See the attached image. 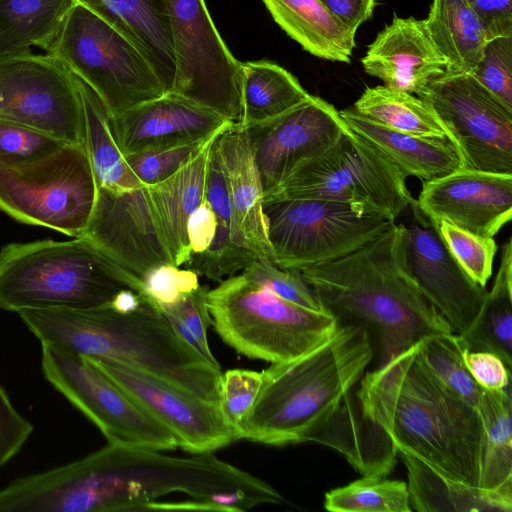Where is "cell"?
<instances>
[{"label":"cell","mask_w":512,"mask_h":512,"mask_svg":"<svg viewBox=\"0 0 512 512\" xmlns=\"http://www.w3.org/2000/svg\"><path fill=\"white\" fill-rule=\"evenodd\" d=\"M130 40L148 60L166 93L174 80L175 60L166 0H74Z\"/></svg>","instance_id":"d4e9b609"},{"label":"cell","mask_w":512,"mask_h":512,"mask_svg":"<svg viewBox=\"0 0 512 512\" xmlns=\"http://www.w3.org/2000/svg\"><path fill=\"white\" fill-rule=\"evenodd\" d=\"M18 315L41 343L125 364L220 404L221 368L183 340L148 296L130 311H119L109 303L23 310Z\"/></svg>","instance_id":"3957f363"},{"label":"cell","mask_w":512,"mask_h":512,"mask_svg":"<svg viewBox=\"0 0 512 512\" xmlns=\"http://www.w3.org/2000/svg\"><path fill=\"white\" fill-rule=\"evenodd\" d=\"M272 262L283 269L345 257L377 239L395 221L350 205L317 199L263 202Z\"/></svg>","instance_id":"30bf717a"},{"label":"cell","mask_w":512,"mask_h":512,"mask_svg":"<svg viewBox=\"0 0 512 512\" xmlns=\"http://www.w3.org/2000/svg\"><path fill=\"white\" fill-rule=\"evenodd\" d=\"M417 96L440 119L464 168L512 174V109L470 73L445 71Z\"/></svg>","instance_id":"7c38bea8"},{"label":"cell","mask_w":512,"mask_h":512,"mask_svg":"<svg viewBox=\"0 0 512 512\" xmlns=\"http://www.w3.org/2000/svg\"><path fill=\"white\" fill-rule=\"evenodd\" d=\"M46 53L87 84L111 116L166 93L138 48L81 4L71 9Z\"/></svg>","instance_id":"ba28073f"},{"label":"cell","mask_w":512,"mask_h":512,"mask_svg":"<svg viewBox=\"0 0 512 512\" xmlns=\"http://www.w3.org/2000/svg\"><path fill=\"white\" fill-rule=\"evenodd\" d=\"M206 301L219 337L237 353L270 364L313 350L338 327L328 312L286 301L242 273L226 278Z\"/></svg>","instance_id":"8992f818"},{"label":"cell","mask_w":512,"mask_h":512,"mask_svg":"<svg viewBox=\"0 0 512 512\" xmlns=\"http://www.w3.org/2000/svg\"><path fill=\"white\" fill-rule=\"evenodd\" d=\"M299 271L320 308L339 325L377 337L380 364L425 337L453 333L409 271L403 224L345 257Z\"/></svg>","instance_id":"7a4b0ae2"},{"label":"cell","mask_w":512,"mask_h":512,"mask_svg":"<svg viewBox=\"0 0 512 512\" xmlns=\"http://www.w3.org/2000/svg\"><path fill=\"white\" fill-rule=\"evenodd\" d=\"M398 455L407 471L412 510L419 512H511L512 500L480 487L449 479L419 459Z\"/></svg>","instance_id":"83f0119b"},{"label":"cell","mask_w":512,"mask_h":512,"mask_svg":"<svg viewBox=\"0 0 512 512\" xmlns=\"http://www.w3.org/2000/svg\"><path fill=\"white\" fill-rule=\"evenodd\" d=\"M124 156L208 140L233 122L172 93L111 116Z\"/></svg>","instance_id":"ffe728a7"},{"label":"cell","mask_w":512,"mask_h":512,"mask_svg":"<svg viewBox=\"0 0 512 512\" xmlns=\"http://www.w3.org/2000/svg\"><path fill=\"white\" fill-rule=\"evenodd\" d=\"M0 117L67 144H85L76 77L49 53L27 49L0 54Z\"/></svg>","instance_id":"5bb4252c"},{"label":"cell","mask_w":512,"mask_h":512,"mask_svg":"<svg viewBox=\"0 0 512 512\" xmlns=\"http://www.w3.org/2000/svg\"><path fill=\"white\" fill-rule=\"evenodd\" d=\"M420 356L428 369L462 399L477 407L482 387L463 359L464 345L455 333L436 334L419 342Z\"/></svg>","instance_id":"8d00e7d4"},{"label":"cell","mask_w":512,"mask_h":512,"mask_svg":"<svg viewBox=\"0 0 512 512\" xmlns=\"http://www.w3.org/2000/svg\"><path fill=\"white\" fill-rule=\"evenodd\" d=\"M361 62L365 72L386 87L416 95L447 65L424 21L398 16L377 34Z\"/></svg>","instance_id":"44dd1931"},{"label":"cell","mask_w":512,"mask_h":512,"mask_svg":"<svg viewBox=\"0 0 512 512\" xmlns=\"http://www.w3.org/2000/svg\"><path fill=\"white\" fill-rule=\"evenodd\" d=\"M373 358L367 331L338 325L333 335L293 360L262 371L257 398L236 440L283 446L308 442L360 381Z\"/></svg>","instance_id":"277c9868"},{"label":"cell","mask_w":512,"mask_h":512,"mask_svg":"<svg viewBox=\"0 0 512 512\" xmlns=\"http://www.w3.org/2000/svg\"><path fill=\"white\" fill-rule=\"evenodd\" d=\"M198 277L190 269L164 263L149 270L141 280L146 295L161 307L173 304L197 289L200 286Z\"/></svg>","instance_id":"f6af8a7d"},{"label":"cell","mask_w":512,"mask_h":512,"mask_svg":"<svg viewBox=\"0 0 512 512\" xmlns=\"http://www.w3.org/2000/svg\"><path fill=\"white\" fill-rule=\"evenodd\" d=\"M332 512H411L407 483L381 476H362L325 493Z\"/></svg>","instance_id":"d590c367"},{"label":"cell","mask_w":512,"mask_h":512,"mask_svg":"<svg viewBox=\"0 0 512 512\" xmlns=\"http://www.w3.org/2000/svg\"><path fill=\"white\" fill-rule=\"evenodd\" d=\"M226 171L231 205L246 245L272 261L263 211V188L244 127L233 123L216 138Z\"/></svg>","instance_id":"cb8c5ba5"},{"label":"cell","mask_w":512,"mask_h":512,"mask_svg":"<svg viewBox=\"0 0 512 512\" xmlns=\"http://www.w3.org/2000/svg\"><path fill=\"white\" fill-rule=\"evenodd\" d=\"M481 21L489 40L512 36V0H465Z\"/></svg>","instance_id":"f907efd6"},{"label":"cell","mask_w":512,"mask_h":512,"mask_svg":"<svg viewBox=\"0 0 512 512\" xmlns=\"http://www.w3.org/2000/svg\"><path fill=\"white\" fill-rule=\"evenodd\" d=\"M242 274L286 301L309 309H321L299 270L283 269L268 259L258 258Z\"/></svg>","instance_id":"ab89813d"},{"label":"cell","mask_w":512,"mask_h":512,"mask_svg":"<svg viewBox=\"0 0 512 512\" xmlns=\"http://www.w3.org/2000/svg\"><path fill=\"white\" fill-rule=\"evenodd\" d=\"M74 0H0V54L40 47L58 35Z\"/></svg>","instance_id":"836d02e7"},{"label":"cell","mask_w":512,"mask_h":512,"mask_svg":"<svg viewBox=\"0 0 512 512\" xmlns=\"http://www.w3.org/2000/svg\"><path fill=\"white\" fill-rule=\"evenodd\" d=\"M458 335V334H457ZM464 348L471 352L496 354L512 367V241L502 247L501 262L490 291L471 327L458 335Z\"/></svg>","instance_id":"d6a6232c"},{"label":"cell","mask_w":512,"mask_h":512,"mask_svg":"<svg viewBox=\"0 0 512 512\" xmlns=\"http://www.w3.org/2000/svg\"><path fill=\"white\" fill-rule=\"evenodd\" d=\"M216 226V215L209 203L204 200L191 213L187 222L191 255L201 253L209 247L215 235Z\"/></svg>","instance_id":"816d5d0a"},{"label":"cell","mask_w":512,"mask_h":512,"mask_svg":"<svg viewBox=\"0 0 512 512\" xmlns=\"http://www.w3.org/2000/svg\"><path fill=\"white\" fill-rule=\"evenodd\" d=\"M308 442L338 451L362 476H388L398 455L386 432L363 414L353 389L343 396Z\"/></svg>","instance_id":"603a6c76"},{"label":"cell","mask_w":512,"mask_h":512,"mask_svg":"<svg viewBox=\"0 0 512 512\" xmlns=\"http://www.w3.org/2000/svg\"><path fill=\"white\" fill-rule=\"evenodd\" d=\"M347 128L390 161L406 178L433 180L463 167L461 154L449 139L428 138L380 124L352 107L339 111Z\"/></svg>","instance_id":"7402d4cb"},{"label":"cell","mask_w":512,"mask_h":512,"mask_svg":"<svg viewBox=\"0 0 512 512\" xmlns=\"http://www.w3.org/2000/svg\"><path fill=\"white\" fill-rule=\"evenodd\" d=\"M430 223L437 228L445 245L463 270L476 283L485 287L492 275L493 260L497 251L494 238L477 236L446 221Z\"/></svg>","instance_id":"f35d334b"},{"label":"cell","mask_w":512,"mask_h":512,"mask_svg":"<svg viewBox=\"0 0 512 512\" xmlns=\"http://www.w3.org/2000/svg\"><path fill=\"white\" fill-rule=\"evenodd\" d=\"M215 136L201 142L135 153L124 157L127 165L142 185H154L171 177L195 158Z\"/></svg>","instance_id":"60d3db41"},{"label":"cell","mask_w":512,"mask_h":512,"mask_svg":"<svg viewBox=\"0 0 512 512\" xmlns=\"http://www.w3.org/2000/svg\"><path fill=\"white\" fill-rule=\"evenodd\" d=\"M244 129L263 199L301 164L330 149L348 130L339 111L313 95L278 117Z\"/></svg>","instance_id":"2e32d148"},{"label":"cell","mask_w":512,"mask_h":512,"mask_svg":"<svg viewBox=\"0 0 512 512\" xmlns=\"http://www.w3.org/2000/svg\"><path fill=\"white\" fill-rule=\"evenodd\" d=\"M419 342L361 377L355 392L360 408L398 452L479 487L484 440L479 412L428 369Z\"/></svg>","instance_id":"6da1fadb"},{"label":"cell","mask_w":512,"mask_h":512,"mask_svg":"<svg viewBox=\"0 0 512 512\" xmlns=\"http://www.w3.org/2000/svg\"><path fill=\"white\" fill-rule=\"evenodd\" d=\"M80 237L139 279L160 264H173L145 185L123 192L97 188L91 217Z\"/></svg>","instance_id":"e0dca14e"},{"label":"cell","mask_w":512,"mask_h":512,"mask_svg":"<svg viewBox=\"0 0 512 512\" xmlns=\"http://www.w3.org/2000/svg\"><path fill=\"white\" fill-rule=\"evenodd\" d=\"M463 359L469 372L482 388L501 390L511 386V370L496 354L464 349Z\"/></svg>","instance_id":"681fc988"},{"label":"cell","mask_w":512,"mask_h":512,"mask_svg":"<svg viewBox=\"0 0 512 512\" xmlns=\"http://www.w3.org/2000/svg\"><path fill=\"white\" fill-rule=\"evenodd\" d=\"M96 197L85 144H65L28 161L0 155V211L18 222L80 237Z\"/></svg>","instance_id":"52a82bcc"},{"label":"cell","mask_w":512,"mask_h":512,"mask_svg":"<svg viewBox=\"0 0 512 512\" xmlns=\"http://www.w3.org/2000/svg\"><path fill=\"white\" fill-rule=\"evenodd\" d=\"M310 94L290 72L270 61L241 63L242 127L271 120L289 111Z\"/></svg>","instance_id":"1f68e13d"},{"label":"cell","mask_w":512,"mask_h":512,"mask_svg":"<svg viewBox=\"0 0 512 512\" xmlns=\"http://www.w3.org/2000/svg\"><path fill=\"white\" fill-rule=\"evenodd\" d=\"M352 108L396 130L428 138H449L432 108L408 92L385 85L367 87Z\"/></svg>","instance_id":"e575fe53"},{"label":"cell","mask_w":512,"mask_h":512,"mask_svg":"<svg viewBox=\"0 0 512 512\" xmlns=\"http://www.w3.org/2000/svg\"><path fill=\"white\" fill-rule=\"evenodd\" d=\"M217 136L171 177L147 186L162 239L176 266L184 265L191 256L187 222L204 201L209 154Z\"/></svg>","instance_id":"484cf974"},{"label":"cell","mask_w":512,"mask_h":512,"mask_svg":"<svg viewBox=\"0 0 512 512\" xmlns=\"http://www.w3.org/2000/svg\"><path fill=\"white\" fill-rule=\"evenodd\" d=\"M260 258L252 249L237 243L229 227L217 221L216 232L209 247L192 254L184 264L198 276L221 282L224 277L243 271L251 262Z\"/></svg>","instance_id":"74e56055"},{"label":"cell","mask_w":512,"mask_h":512,"mask_svg":"<svg viewBox=\"0 0 512 512\" xmlns=\"http://www.w3.org/2000/svg\"><path fill=\"white\" fill-rule=\"evenodd\" d=\"M411 206L428 222L446 221L477 236L493 238L512 218V174L461 167L424 181Z\"/></svg>","instance_id":"ac0fdd59"},{"label":"cell","mask_w":512,"mask_h":512,"mask_svg":"<svg viewBox=\"0 0 512 512\" xmlns=\"http://www.w3.org/2000/svg\"><path fill=\"white\" fill-rule=\"evenodd\" d=\"M86 358L167 428L183 450L192 454L213 452L235 441L220 404L125 364Z\"/></svg>","instance_id":"9a60e30c"},{"label":"cell","mask_w":512,"mask_h":512,"mask_svg":"<svg viewBox=\"0 0 512 512\" xmlns=\"http://www.w3.org/2000/svg\"><path fill=\"white\" fill-rule=\"evenodd\" d=\"M470 74L512 109V36L490 39Z\"/></svg>","instance_id":"b9f144b4"},{"label":"cell","mask_w":512,"mask_h":512,"mask_svg":"<svg viewBox=\"0 0 512 512\" xmlns=\"http://www.w3.org/2000/svg\"><path fill=\"white\" fill-rule=\"evenodd\" d=\"M67 143L31 126L0 117V155L18 161L44 157Z\"/></svg>","instance_id":"ee69618b"},{"label":"cell","mask_w":512,"mask_h":512,"mask_svg":"<svg viewBox=\"0 0 512 512\" xmlns=\"http://www.w3.org/2000/svg\"><path fill=\"white\" fill-rule=\"evenodd\" d=\"M262 381V372L247 369H230L221 375L220 407L235 440L257 398Z\"/></svg>","instance_id":"7bdbcfd3"},{"label":"cell","mask_w":512,"mask_h":512,"mask_svg":"<svg viewBox=\"0 0 512 512\" xmlns=\"http://www.w3.org/2000/svg\"><path fill=\"white\" fill-rule=\"evenodd\" d=\"M422 225L405 226V254L411 275L424 296L462 335L477 318L487 290L459 265L437 228L416 213Z\"/></svg>","instance_id":"d6986e66"},{"label":"cell","mask_w":512,"mask_h":512,"mask_svg":"<svg viewBox=\"0 0 512 512\" xmlns=\"http://www.w3.org/2000/svg\"><path fill=\"white\" fill-rule=\"evenodd\" d=\"M175 60L169 93L237 123L241 115V62L218 33L204 0H166Z\"/></svg>","instance_id":"8fae6325"},{"label":"cell","mask_w":512,"mask_h":512,"mask_svg":"<svg viewBox=\"0 0 512 512\" xmlns=\"http://www.w3.org/2000/svg\"><path fill=\"white\" fill-rule=\"evenodd\" d=\"M207 292L208 289L200 285L194 291L183 295L175 303L161 307L170 308L182 319L197 340L201 355L211 364L220 367L207 340L208 329L213 324L206 301Z\"/></svg>","instance_id":"7dc6e473"},{"label":"cell","mask_w":512,"mask_h":512,"mask_svg":"<svg viewBox=\"0 0 512 512\" xmlns=\"http://www.w3.org/2000/svg\"><path fill=\"white\" fill-rule=\"evenodd\" d=\"M45 378L103 433L108 443L172 450L173 434L86 357L41 343Z\"/></svg>","instance_id":"4fadbf2b"},{"label":"cell","mask_w":512,"mask_h":512,"mask_svg":"<svg viewBox=\"0 0 512 512\" xmlns=\"http://www.w3.org/2000/svg\"><path fill=\"white\" fill-rule=\"evenodd\" d=\"M324 6L351 32L357 29L373 14L376 0H320Z\"/></svg>","instance_id":"f5cc1de1"},{"label":"cell","mask_w":512,"mask_h":512,"mask_svg":"<svg viewBox=\"0 0 512 512\" xmlns=\"http://www.w3.org/2000/svg\"><path fill=\"white\" fill-rule=\"evenodd\" d=\"M145 294L137 276L84 237L9 243L0 249V309H83L122 290Z\"/></svg>","instance_id":"5b68a950"},{"label":"cell","mask_w":512,"mask_h":512,"mask_svg":"<svg viewBox=\"0 0 512 512\" xmlns=\"http://www.w3.org/2000/svg\"><path fill=\"white\" fill-rule=\"evenodd\" d=\"M424 21L434 45L446 60V71L472 73L488 35L465 0H432Z\"/></svg>","instance_id":"f1b7e54d"},{"label":"cell","mask_w":512,"mask_h":512,"mask_svg":"<svg viewBox=\"0 0 512 512\" xmlns=\"http://www.w3.org/2000/svg\"><path fill=\"white\" fill-rule=\"evenodd\" d=\"M85 125V147L97 188L111 192L143 186L131 171L116 142L111 115L97 94L76 77Z\"/></svg>","instance_id":"4dcf8cb0"},{"label":"cell","mask_w":512,"mask_h":512,"mask_svg":"<svg viewBox=\"0 0 512 512\" xmlns=\"http://www.w3.org/2000/svg\"><path fill=\"white\" fill-rule=\"evenodd\" d=\"M216 138L211 145L209 154L204 200L207 201L213 209L217 221L229 227L234 240L248 247L238 230L234 218L226 171L216 143Z\"/></svg>","instance_id":"bcb514c9"},{"label":"cell","mask_w":512,"mask_h":512,"mask_svg":"<svg viewBox=\"0 0 512 512\" xmlns=\"http://www.w3.org/2000/svg\"><path fill=\"white\" fill-rule=\"evenodd\" d=\"M32 432V423L14 408L0 385V466L20 451Z\"/></svg>","instance_id":"c3c4849f"},{"label":"cell","mask_w":512,"mask_h":512,"mask_svg":"<svg viewBox=\"0 0 512 512\" xmlns=\"http://www.w3.org/2000/svg\"><path fill=\"white\" fill-rule=\"evenodd\" d=\"M290 198L344 203L393 221L415 202L406 177L349 129L326 152L296 168L263 202Z\"/></svg>","instance_id":"9c48e42d"},{"label":"cell","mask_w":512,"mask_h":512,"mask_svg":"<svg viewBox=\"0 0 512 512\" xmlns=\"http://www.w3.org/2000/svg\"><path fill=\"white\" fill-rule=\"evenodd\" d=\"M476 408L484 431L479 487L512 500L511 386L482 388Z\"/></svg>","instance_id":"f546056e"},{"label":"cell","mask_w":512,"mask_h":512,"mask_svg":"<svg viewBox=\"0 0 512 512\" xmlns=\"http://www.w3.org/2000/svg\"><path fill=\"white\" fill-rule=\"evenodd\" d=\"M277 24L304 50L334 62L350 63L355 34L320 0H262Z\"/></svg>","instance_id":"4316f807"}]
</instances>
